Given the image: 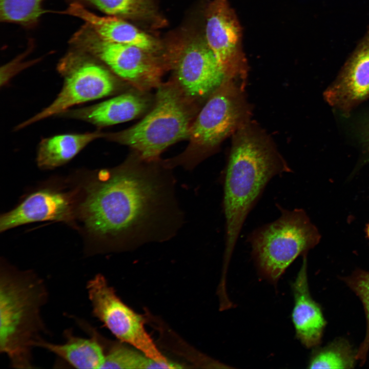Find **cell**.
<instances>
[{"instance_id":"obj_1","label":"cell","mask_w":369,"mask_h":369,"mask_svg":"<svg viewBox=\"0 0 369 369\" xmlns=\"http://www.w3.org/2000/svg\"><path fill=\"white\" fill-rule=\"evenodd\" d=\"M151 164L130 159L99 171L85 186L76 215L103 251H128L163 242L180 228L183 214L171 169Z\"/></svg>"},{"instance_id":"obj_2","label":"cell","mask_w":369,"mask_h":369,"mask_svg":"<svg viewBox=\"0 0 369 369\" xmlns=\"http://www.w3.org/2000/svg\"><path fill=\"white\" fill-rule=\"evenodd\" d=\"M222 175L227 271L244 223L269 181L291 169L262 132L247 122L234 134Z\"/></svg>"},{"instance_id":"obj_3","label":"cell","mask_w":369,"mask_h":369,"mask_svg":"<svg viewBox=\"0 0 369 369\" xmlns=\"http://www.w3.org/2000/svg\"><path fill=\"white\" fill-rule=\"evenodd\" d=\"M48 297L45 283L35 272L1 262L0 353L12 367L34 368L32 348L46 332L41 309Z\"/></svg>"},{"instance_id":"obj_4","label":"cell","mask_w":369,"mask_h":369,"mask_svg":"<svg viewBox=\"0 0 369 369\" xmlns=\"http://www.w3.org/2000/svg\"><path fill=\"white\" fill-rule=\"evenodd\" d=\"M278 207L279 218L253 230L247 239L259 274L274 284L293 262L308 254L321 237L304 210Z\"/></svg>"},{"instance_id":"obj_5","label":"cell","mask_w":369,"mask_h":369,"mask_svg":"<svg viewBox=\"0 0 369 369\" xmlns=\"http://www.w3.org/2000/svg\"><path fill=\"white\" fill-rule=\"evenodd\" d=\"M243 86L225 78L210 95L191 125L189 138L192 147L168 160L170 167L181 165L190 170L206 158L220 143L248 122L249 111Z\"/></svg>"},{"instance_id":"obj_6","label":"cell","mask_w":369,"mask_h":369,"mask_svg":"<svg viewBox=\"0 0 369 369\" xmlns=\"http://www.w3.org/2000/svg\"><path fill=\"white\" fill-rule=\"evenodd\" d=\"M153 109L136 125L122 131L103 133L106 138L132 148L146 161H158L172 144L189 137L190 115L179 92L172 86H162Z\"/></svg>"},{"instance_id":"obj_7","label":"cell","mask_w":369,"mask_h":369,"mask_svg":"<svg viewBox=\"0 0 369 369\" xmlns=\"http://www.w3.org/2000/svg\"><path fill=\"white\" fill-rule=\"evenodd\" d=\"M74 49L58 65L64 81L57 97L42 111L18 125L16 130L59 115L73 106L107 96L115 91L116 83L110 72L95 58Z\"/></svg>"},{"instance_id":"obj_8","label":"cell","mask_w":369,"mask_h":369,"mask_svg":"<svg viewBox=\"0 0 369 369\" xmlns=\"http://www.w3.org/2000/svg\"><path fill=\"white\" fill-rule=\"evenodd\" d=\"M86 287L93 316L116 338L156 361L169 362L146 330L144 318L120 300L102 275H95Z\"/></svg>"},{"instance_id":"obj_9","label":"cell","mask_w":369,"mask_h":369,"mask_svg":"<svg viewBox=\"0 0 369 369\" xmlns=\"http://www.w3.org/2000/svg\"><path fill=\"white\" fill-rule=\"evenodd\" d=\"M70 44L75 49L103 62L118 76L139 87L148 86L158 78L160 67L152 52L104 39L86 24L74 34Z\"/></svg>"},{"instance_id":"obj_10","label":"cell","mask_w":369,"mask_h":369,"mask_svg":"<svg viewBox=\"0 0 369 369\" xmlns=\"http://www.w3.org/2000/svg\"><path fill=\"white\" fill-rule=\"evenodd\" d=\"M206 42L226 78L243 80L248 66L242 29L229 0H212L206 11Z\"/></svg>"},{"instance_id":"obj_11","label":"cell","mask_w":369,"mask_h":369,"mask_svg":"<svg viewBox=\"0 0 369 369\" xmlns=\"http://www.w3.org/2000/svg\"><path fill=\"white\" fill-rule=\"evenodd\" d=\"M324 98L345 116L369 99V27L336 80L324 91Z\"/></svg>"},{"instance_id":"obj_12","label":"cell","mask_w":369,"mask_h":369,"mask_svg":"<svg viewBox=\"0 0 369 369\" xmlns=\"http://www.w3.org/2000/svg\"><path fill=\"white\" fill-rule=\"evenodd\" d=\"M176 66L179 85L191 97L211 94L226 78L206 41L186 44L180 50Z\"/></svg>"},{"instance_id":"obj_13","label":"cell","mask_w":369,"mask_h":369,"mask_svg":"<svg viewBox=\"0 0 369 369\" xmlns=\"http://www.w3.org/2000/svg\"><path fill=\"white\" fill-rule=\"evenodd\" d=\"M74 193L54 189L37 190L26 197L17 207L3 214L0 231L34 222H70L76 216Z\"/></svg>"},{"instance_id":"obj_14","label":"cell","mask_w":369,"mask_h":369,"mask_svg":"<svg viewBox=\"0 0 369 369\" xmlns=\"http://www.w3.org/2000/svg\"><path fill=\"white\" fill-rule=\"evenodd\" d=\"M292 284L294 304L292 313L296 336L308 348L320 344L326 325L320 305L312 298L309 286L307 254Z\"/></svg>"},{"instance_id":"obj_15","label":"cell","mask_w":369,"mask_h":369,"mask_svg":"<svg viewBox=\"0 0 369 369\" xmlns=\"http://www.w3.org/2000/svg\"><path fill=\"white\" fill-rule=\"evenodd\" d=\"M83 20L99 36L106 40L133 45L153 52L158 45L151 36L123 20L109 15H98L78 2H73L65 10L59 12Z\"/></svg>"},{"instance_id":"obj_16","label":"cell","mask_w":369,"mask_h":369,"mask_svg":"<svg viewBox=\"0 0 369 369\" xmlns=\"http://www.w3.org/2000/svg\"><path fill=\"white\" fill-rule=\"evenodd\" d=\"M77 323L91 338L75 336L69 329L64 332V343H53L41 338L34 343V347L48 350L75 368H101L105 351L97 332L85 321L78 320Z\"/></svg>"},{"instance_id":"obj_17","label":"cell","mask_w":369,"mask_h":369,"mask_svg":"<svg viewBox=\"0 0 369 369\" xmlns=\"http://www.w3.org/2000/svg\"><path fill=\"white\" fill-rule=\"evenodd\" d=\"M146 107L147 102L142 97L126 93L91 106L67 110L58 115L102 127L132 120L142 113Z\"/></svg>"},{"instance_id":"obj_18","label":"cell","mask_w":369,"mask_h":369,"mask_svg":"<svg viewBox=\"0 0 369 369\" xmlns=\"http://www.w3.org/2000/svg\"><path fill=\"white\" fill-rule=\"evenodd\" d=\"M99 131L80 134H65L44 138L37 152V165L50 169L62 166L74 158L86 146L102 137Z\"/></svg>"},{"instance_id":"obj_19","label":"cell","mask_w":369,"mask_h":369,"mask_svg":"<svg viewBox=\"0 0 369 369\" xmlns=\"http://www.w3.org/2000/svg\"><path fill=\"white\" fill-rule=\"evenodd\" d=\"M309 368H353L356 365L357 351L345 338L338 337L323 347L313 348Z\"/></svg>"},{"instance_id":"obj_20","label":"cell","mask_w":369,"mask_h":369,"mask_svg":"<svg viewBox=\"0 0 369 369\" xmlns=\"http://www.w3.org/2000/svg\"><path fill=\"white\" fill-rule=\"evenodd\" d=\"M165 362L156 361L144 353L118 344L105 353L101 368H166Z\"/></svg>"},{"instance_id":"obj_21","label":"cell","mask_w":369,"mask_h":369,"mask_svg":"<svg viewBox=\"0 0 369 369\" xmlns=\"http://www.w3.org/2000/svg\"><path fill=\"white\" fill-rule=\"evenodd\" d=\"M43 1L0 0L1 21L32 26L47 12L42 7Z\"/></svg>"},{"instance_id":"obj_22","label":"cell","mask_w":369,"mask_h":369,"mask_svg":"<svg viewBox=\"0 0 369 369\" xmlns=\"http://www.w3.org/2000/svg\"><path fill=\"white\" fill-rule=\"evenodd\" d=\"M345 284L359 298L363 306L366 320L364 338L357 351V359L363 365L369 351V272L357 269L353 273L342 278Z\"/></svg>"},{"instance_id":"obj_23","label":"cell","mask_w":369,"mask_h":369,"mask_svg":"<svg viewBox=\"0 0 369 369\" xmlns=\"http://www.w3.org/2000/svg\"><path fill=\"white\" fill-rule=\"evenodd\" d=\"M364 136L367 146L368 151L369 153V120L366 124L364 129Z\"/></svg>"},{"instance_id":"obj_24","label":"cell","mask_w":369,"mask_h":369,"mask_svg":"<svg viewBox=\"0 0 369 369\" xmlns=\"http://www.w3.org/2000/svg\"><path fill=\"white\" fill-rule=\"evenodd\" d=\"M366 232L367 237L369 239V223L368 224V225L366 227Z\"/></svg>"}]
</instances>
